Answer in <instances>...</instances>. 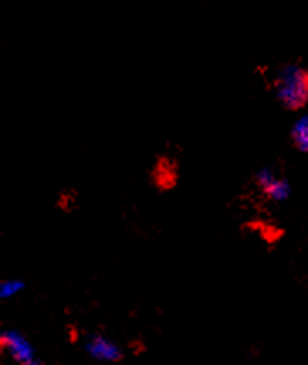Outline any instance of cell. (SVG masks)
Instances as JSON below:
<instances>
[{
	"label": "cell",
	"mask_w": 308,
	"mask_h": 365,
	"mask_svg": "<svg viewBox=\"0 0 308 365\" xmlns=\"http://www.w3.org/2000/svg\"><path fill=\"white\" fill-rule=\"evenodd\" d=\"M275 97L281 108L300 110L308 104V70L300 65L290 63L276 73Z\"/></svg>",
	"instance_id": "cell-1"
},
{
	"label": "cell",
	"mask_w": 308,
	"mask_h": 365,
	"mask_svg": "<svg viewBox=\"0 0 308 365\" xmlns=\"http://www.w3.org/2000/svg\"><path fill=\"white\" fill-rule=\"evenodd\" d=\"M0 346L16 364H26L34 360L33 345L17 329H6L0 336Z\"/></svg>",
	"instance_id": "cell-2"
},
{
	"label": "cell",
	"mask_w": 308,
	"mask_h": 365,
	"mask_svg": "<svg viewBox=\"0 0 308 365\" xmlns=\"http://www.w3.org/2000/svg\"><path fill=\"white\" fill-rule=\"evenodd\" d=\"M85 350H87V354L90 355L92 359L98 360V362L114 364L122 360L124 357V351L120 350V346L102 335L88 336L87 344H85Z\"/></svg>",
	"instance_id": "cell-3"
},
{
	"label": "cell",
	"mask_w": 308,
	"mask_h": 365,
	"mask_svg": "<svg viewBox=\"0 0 308 365\" xmlns=\"http://www.w3.org/2000/svg\"><path fill=\"white\" fill-rule=\"evenodd\" d=\"M261 190L262 194L273 202H285L290 195H292V185H290V182L287 179H283V177H276L270 185Z\"/></svg>",
	"instance_id": "cell-4"
},
{
	"label": "cell",
	"mask_w": 308,
	"mask_h": 365,
	"mask_svg": "<svg viewBox=\"0 0 308 365\" xmlns=\"http://www.w3.org/2000/svg\"><path fill=\"white\" fill-rule=\"evenodd\" d=\"M292 141L293 146L302 153H308V114L302 115L292 126Z\"/></svg>",
	"instance_id": "cell-5"
},
{
	"label": "cell",
	"mask_w": 308,
	"mask_h": 365,
	"mask_svg": "<svg viewBox=\"0 0 308 365\" xmlns=\"http://www.w3.org/2000/svg\"><path fill=\"white\" fill-rule=\"evenodd\" d=\"M26 284L21 279H7L0 282V297L2 299H11V297L17 296V294L24 291Z\"/></svg>",
	"instance_id": "cell-6"
},
{
	"label": "cell",
	"mask_w": 308,
	"mask_h": 365,
	"mask_svg": "<svg viewBox=\"0 0 308 365\" xmlns=\"http://www.w3.org/2000/svg\"><path fill=\"white\" fill-rule=\"evenodd\" d=\"M276 173L271 170V168H267V167H262V168H260V170L256 172V177H254V179H256V184L261 187V189H265V187H267L271 184V182H273L275 179H276Z\"/></svg>",
	"instance_id": "cell-7"
},
{
	"label": "cell",
	"mask_w": 308,
	"mask_h": 365,
	"mask_svg": "<svg viewBox=\"0 0 308 365\" xmlns=\"http://www.w3.org/2000/svg\"><path fill=\"white\" fill-rule=\"evenodd\" d=\"M17 365H43L41 362H38V360H31V362H26V364H17Z\"/></svg>",
	"instance_id": "cell-8"
}]
</instances>
